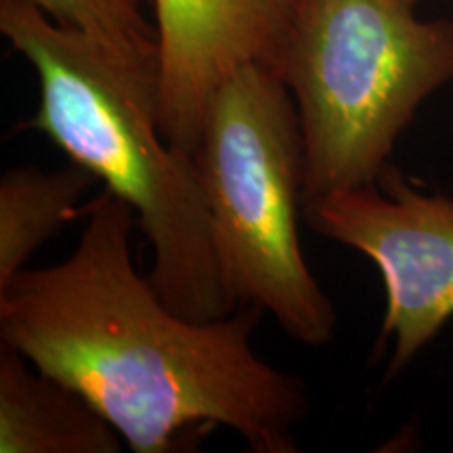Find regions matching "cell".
I'll return each instance as SVG.
<instances>
[{
  "instance_id": "cell-1",
  "label": "cell",
  "mask_w": 453,
  "mask_h": 453,
  "mask_svg": "<svg viewBox=\"0 0 453 453\" xmlns=\"http://www.w3.org/2000/svg\"><path fill=\"white\" fill-rule=\"evenodd\" d=\"M76 250L0 288V338L81 393L134 453H174L229 428L257 453L298 451L304 384L252 347L263 311L191 319L134 267L133 208L104 189Z\"/></svg>"
},
{
  "instance_id": "cell-9",
  "label": "cell",
  "mask_w": 453,
  "mask_h": 453,
  "mask_svg": "<svg viewBox=\"0 0 453 453\" xmlns=\"http://www.w3.org/2000/svg\"><path fill=\"white\" fill-rule=\"evenodd\" d=\"M57 24L93 38L130 64L160 70L157 26L147 19L154 0H26Z\"/></svg>"
},
{
  "instance_id": "cell-8",
  "label": "cell",
  "mask_w": 453,
  "mask_h": 453,
  "mask_svg": "<svg viewBox=\"0 0 453 453\" xmlns=\"http://www.w3.org/2000/svg\"><path fill=\"white\" fill-rule=\"evenodd\" d=\"M97 179L76 164L59 170L11 168L0 179V288L27 269L34 252L87 214L84 196Z\"/></svg>"
},
{
  "instance_id": "cell-6",
  "label": "cell",
  "mask_w": 453,
  "mask_h": 453,
  "mask_svg": "<svg viewBox=\"0 0 453 453\" xmlns=\"http://www.w3.org/2000/svg\"><path fill=\"white\" fill-rule=\"evenodd\" d=\"M296 0H154L160 42L157 122L194 154L219 88L246 65L281 78Z\"/></svg>"
},
{
  "instance_id": "cell-3",
  "label": "cell",
  "mask_w": 453,
  "mask_h": 453,
  "mask_svg": "<svg viewBox=\"0 0 453 453\" xmlns=\"http://www.w3.org/2000/svg\"><path fill=\"white\" fill-rule=\"evenodd\" d=\"M405 0H296L281 81L304 139V200L373 183L420 105L453 82V19Z\"/></svg>"
},
{
  "instance_id": "cell-7",
  "label": "cell",
  "mask_w": 453,
  "mask_h": 453,
  "mask_svg": "<svg viewBox=\"0 0 453 453\" xmlns=\"http://www.w3.org/2000/svg\"><path fill=\"white\" fill-rule=\"evenodd\" d=\"M122 437L81 393L0 347V453H118Z\"/></svg>"
},
{
  "instance_id": "cell-5",
  "label": "cell",
  "mask_w": 453,
  "mask_h": 453,
  "mask_svg": "<svg viewBox=\"0 0 453 453\" xmlns=\"http://www.w3.org/2000/svg\"><path fill=\"white\" fill-rule=\"evenodd\" d=\"M303 214L315 234L380 269V344L393 347L390 376L401 372L453 317V200L416 189L388 164L373 183L304 200Z\"/></svg>"
},
{
  "instance_id": "cell-10",
  "label": "cell",
  "mask_w": 453,
  "mask_h": 453,
  "mask_svg": "<svg viewBox=\"0 0 453 453\" xmlns=\"http://www.w3.org/2000/svg\"><path fill=\"white\" fill-rule=\"evenodd\" d=\"M405 3H407V4H411V7H416L418 0H405Z\"/></svg>"
},
{
  "instance_id": "cell-4",
  "label": "cell",
  "mask_w": 453,
  "mask_h": 453,
  "mask_svg": "<svg viewBox=\"0 0 453 453\" xmlns=\"http://www.w3.org/2000/svg\"><path fill=\"white\" fill-rule=\"evenodd\" d=\"M226 288L269 313L288 336L326 347L336 309L300 246L304 139L275 72L246 65L219 88L194 151Z\"/></svg>"
},
{
  "instance_id": "cell-2",
  "label": "cell",
  "mask_w": 453,
  "mask_h": 453,
  "mask_svg": "<svg viewBox=\"0 0 453 453\" xmlns=\"http://www.w3.org/2000/svg\"><path fill=\"white\" fill-rule=\"evenodd\" d=\"M0 32L34 65L41 87L24 128L53 141L133 208L164 303L200 321L235 313L196 156L168 143L157 122L160 70L130 64L26 0H0Z\"/></svg>"
}]
</instances>
